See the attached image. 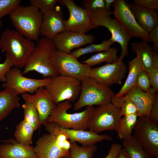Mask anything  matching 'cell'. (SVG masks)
<instances>
[{"instance_id": "cell-20", "label": "cell", "mask_w": 158, "mask_h": 158, "mask_svg": "<svg viewBox=\"0 0 158 158\" xmlns=\"http://www.w3.org/2000/svg\"><path fill=\"white\" fill-rule=\"evenodd\" d=\"M0 158H38L32 146L18 142L15 138L1 140Z\"/></svg>"}, {"instance_id": "cell-27", "label": "cell", "mask_w": 158, "mask_h": 158, "mask_svg": "<svg viewBox=\"0 0 158 158\" xmlns=\"http://www.w3.org/2000/svg\"><path fill=\"white\" fill-rule=\"evenodd\" d=\"M118 50L116 47H110L104 51L93 55L82 63L91 67L104 62L108 63H113L118 59Z\"/></svg>"}, {"instance_id": "cell-24", "label": "cell", "mask_w": 158, "mask_h": 158, "mask_svg": "<svg viewBox=\"0 0 158 158\" xmlns=\"http://www.w3.org/2000/svg\"><path fill=\"white\" fill-rule=\"evenodd\" d=\"M133 52L139 56L143 69L147 73L151 68L153 63L155 52L152 47L148 42L142 41L131 44Z\"/></svg>"}, {"instance_id": "cell-21", "label": "cell", "mask_w": 158, "mask_h": 158, "mask_svg": "<svg viewBox=\"0 0 158 158\" xmlns=\"http://www.w3.org/2000/svg\"><path fill=\"white\" fill-rule=\"evenodd\" d=\"M62 129L70 142H78L83 146L95 145L97 142L104 140H112V138L107 134L99 135L90 130Z\"/></svg>"}, {"instance_id": "cell-2", "label": "cell", "mask_w": 158, "mask_h": 158, "mask_svg": "<svg viewBox=\"0 0 158 158\" xmlns=\"http://www.w3.org/2000/svg\"><path fill=\"white\" fill-rule=\"evenodd\" d=\"M9 15L16 31L31 41L38 40L43 16L38 9L31 5L20 6Z\"/></svg>"}, {"instance_id": "cell-37", "label": "cell", "mask_w": 158, "mask_h": 158, "mask_svg": "<svg viewBox=\"0 0 158 158\" xmlns=\"http://www.w3.org/2000/svg\"><path fill=\"white\" fill-rule=\"evenodd\" d=\"M151 85L147 73L142 69L138 75L136 86L144 92H148L151 88Z\"/></svg>"}, {"instance_id": "cell-26", "label": "cell", "mask_w": 158, "mask_h": 158, "mask_svg": "<svg viewBox=\"0 0 158 158\" xmlns=\"http://www.w3.org/2000/svg\"><path fill=\"white\" fill-rule=\"evenodd\" d=\"M122 148L130 158H153L133 136L122 140Z\"/></svg>"}, {"instance_id": "cell-43", "label": "cell", "mask_w": 158, "mask_h": 158, "mask_svg": "<svg viewBox=\"0 0 158 158\" xmlns=\"http://www.w3.org/2000/svg\"><path fill=\"white\" fill-rule=\"evenodd\" d=\"M150 42L153 43L152 48L154 51L157 53L158 51V25L149 33Z\"/></svg>"}, {"instance_id": "cell-23", "label": "cell", "mask_w": 158, "mask_h": 158, "mask_svg": "<svg viewBox=\"0 0 158 158\" xmlns=\"http://www.w3.org/2000/svg\"><path fill=\"white\" fill-rule=\"evenodd\" d=\"M19 98L13 90L6 88L0 92V122L14 109L20 107Z\"/></svg>"}, {"instance_id": "cell-7", "label": "cell", "mask_w": 158, "mask_h": 158, "mask_svg": "<svg viewBox=\"0 0 158 158\" xmlns=\"http://www.w3.org/2000/svg\"><path fill=\"white\" fill-rule=\"evenodd\" d=\"M122 116L120 109L111 102L98 106L89 120L87 129L98 134L104 131L116 130Z\"/></svg>"}, {"instance_id": "cell-25", "label": "cell", "mask_w": 158, "mask_h": 158, "mask_svg": "<svg viewBox=\"0 0 158 158\" xmlns=\"http://www.w3.org/2000/svg\"><path fill=\"white\" fill-rule=\"evenodd\" d=\"M129 71L125 82L115 96L119 97L125 95L128 91L136 86L137 80L140 71L143 69L139 56H136L129 62Z\"/></svg>"}, {"instance_id": "cell-15", "label": "cell", "mask_w": 158, "mask_h": 158, "mask_svg": "<svg viewBox=\"0 0 158 158\" xmlns=\"http://www.w3.org/2000/svg\"><path fill=\"white\" fill-rule=\"evenodd\" d=\"M127 69L123 61L107 63L102 66L91 68L89 77L105 86L121 84L125 77Z\"/></svg>"}, {"instance_id": "cell-40", "label": "cell", "mask_w": 158, "mask_h": 158, "mask_svg": "<svg viewBox=\"0 0 158 158\" xmlns=\"http://www.w3.org/2000/svg\"><path fill=\"white\" fill-rule=\"evenodd\" d=\"M134 4L142 7L151 10L158 9V0H134Z\"/></svg>"}, {"instance_id": "cell-44", "label": "cell", "mask_w": 158, "mask_h": 158, "mask_svg": "<svg viewBox=\"0 0 158 158\" xmlns=\"http://www.w3.org/2000/svg\"><path fill=\"white\" fill-rule=\"evenodd\" d=\"M115 0H104V9L107 10L109 8Z\"/></svg>"}, {"instance_id": "cell-12", "label": "cell", "mask_w": 158, "mask_h": 158, "mask_svg": "<svg viewBox=\"0 0 158 158\" xmlns=\"http://www.w3.org/2000/svg\"><path fill=\"white\" fill-rule=\"evenodd\" d=\"M133 130V136L147 152L158 158V123L138 116Z\"/></svg>"}, {"instance_id": "cell-8", "label": "cell", "mask_w": 158, "mask_h": 158, "mask_svg": "<svg viewBox=\"0 0 158 158\" xmlns=\"http://www.w3.org/2000/svg\"><path fill=\"white\" fill-rule=\"evenodd\" d=\"M81 81L75 78L59 75L51 78L45 88L52 97L56 104L67 101L73 102L80 94Z\"/></svg>"}, {"instance_id": "cell-16", "label": "cell", "mask_w": 158, "mask_h": 158, "mask_svg": "<svg viewBox=\"0 0 158 158\" xmlns=\"http://www.w3.org/2000/svg\"><path fill=\"white\" fill-rule=\"evenodd\" d=\"M25 102L32 104L39 114L41 125L45 126L56 104L52 97L44 87H40L33 94L25 93L22 95Z\"/></svg>"}, {"instance_id": "cell-5", "label": "cell", "mask_w": 158, "mask_h": 158, "mask_svg": "<svg viewBox=\"0 0 158 158\" xmlns=\"http://www.w3.org/2000/svg\"><path fill=\"white\" fill-rule=\"evenodd\" d=\"M115 94L109 87L100 84L88 77L81 81V90L74 104L75 110L87 106L104 104L110 102Z\"/></svg>"}, {"instance_id": "cell-11", "label": "cell", "mask_w": 158, "mask_h": 158, "mask_svg": "<svg viewBox=\"0 0 158 158\" xmlns=\"http://www.w3.org/2000/svg\"><path fill=\"white\" fill-rule=\"evenodd\" d=\"M51 78L36 79L23 76L20 68L15 67L11 68L6 75V80L1 87L14 90L16 94H34L39 88L45 87L50 82Z\"/></svg>"}, {"instance_id": "cell-10", "label": "cell", "mask_w": 158, "mask_h": 158, "mask_svg": "<svg viewBox=\"0 0 158 158\" xmlns=\"http://www.w3.org/2000/svg\"><path fill=\"white\" fill-rule=\"evenodd\" d=\"M58 2L65 6L69 16L63 22L66 31L85 34L97 28L90 11L76 4L73 0H59Z\"/></svg>"}, {"instance_id": "cell-33", "label": "cell", "mask_w": 158, "mask_h": 158, "mask_svg": "<svg viewBox=\"0 0 158 158\" xmlns=\"http://www.w3.org/2000/svg\"><path fill=\"white\" fill-rule=\"evenodd\" d=\"M71 143L69 153L70 158H92L97 150V147L95 145L80 146L75 142Z\"/></svg>"}, {"instance_id": "cell-29", "label": "cell", "mask_w": 158, "mask_h": 158, "mask_svg": "<svg viewBox=\"0 0 158 158\" xmlns=\"http://www.w3.org/2000/svg\"><path fill=\"white\" fill-rule=\"evenodd\" d=\"M123 116L116 130L119 138L122 140L131 135L138 117L137 114Z\"/></svg>"}, {"instance_id": "cell-42", "label": "cell", "mask_w": 158, "mask_h": 158, "mask_svg": "<svg viewBox=\"0 0 158 158\" xmlns=\"http://www.w3.org/2000/svg\"><path fill=\"white\" fill-rule=\"evenodd\" d=\"M122 148L121 144L117 143L112 144L108 154L104 158H118Z\"/></svg>"}, {"instance_id": "cell-1", "label": "cell", "mask_w": 158, "mask_h": 158, "mask_svg": "<svg viewBox=\"0 0 158 158\" xmlns=\"http://www.w3.org/2000/svg\"><path fill=\"white\" fill-rule=\"evenodd\" d=\"M56 49L53 39L44 37L39 39L28 58L22 72L23 75L34 71L44 78L59 75L51 60L52 54Z\"/></svg>"}, {"instance_id": "cell-19", "label": "cell", "mask_w": 158, "mask_h": 158, "mask_svg": "<svg viewBox=\"0 0 158 158\" xmlns=\"http://www.w3.org/2000/svg\"><path fill=\"white\" fill-rule=\"evenodd\" d=\"M157 92L153 88L148 92H145L135 86L125 95L133 102L137 109L138 116L147 118Z\"/></svg>"}, {"instance_id": "cell-9", "label": "cell", "mask_w": 158, "mask_h": 158, "mask_svg": "<svg viewBox=\"0 0 158 158\" xmlns=\"http://www.w3.org/2000/svg\"><path fill=\"white\" fill-rule=\"evenodd\" d=\"M51 60L59 75L75 78L81 81L89 77L91 67L80 62L70 54L56 49L52 54Z\"/></svg>"}, {"instance_id": "cell-34", "label": "cell", "mask_w": 158, "mask_h": 158, "mask_svg": "<svg viewBox=\"0 0 158 158\" xmlns=\"http://www.w3.org/2000/svg\"><path fill=\"white\" fill-rule=\"evenodd\" d=\"M59 0H31L30 5L38 9L43 14L53 10Z\"/></svg>"}, {"instance_id": "cell-28", "label": "cell", "mask_w": 158, "mask_h": 158, "mask_svg": "<svg viewBox=\"0 0 158 158\" xmlns=\"http://www.w3.org/2000/svg\"><path fill=\"white\" fill-rule=\"evenodd\" d=\"M35 131L32 126L23 119L16 126L14 134L15 139L18 142L30 145L32 143Z\"/></svg>"}, {"instance_id": "cell-6", "label": "cell", "mask_w": 158, "mask_h": 158, "mask_svg": "<svg viewBox=\"0 0 158 158\" xmlns=\"http://www.w3.org/2000/svg\"><path fill=\"white\" fill-rule=\"evenodd\" d=\"M94 22L97 26L107 28L111 32V38L118 43L121 48V53L116 62L122 61L128 54V46L131 37L116 19L111 17L112 12L104 8L96 9L90 11Z\"/></svg>"}, {"instance_id": "cell-36", "label": "cell", "mask_w": 158, "mask_h": 158, "mask_svg": "<svg viewBox=\"0 0 158 158\" xmlns=\"http://www.w3.org/2000/svg\"><path fill=\"white\" fill-rule=\"evenodd\" d=\"M151 85L155 90H158V54L155 52L152 66L147 73Z\"/></svg>"}, {"instance_id": "cell-41", "label": "cell", "mask_w": 158, "mask_h": 158, "mask_svg": "<svg viewBox=\"0 0 158 158\" xmlns=\"http://www.w3.org/2000/svg\"><path fill=\"white\" fill-rule=\"evenodd\" d=\"M147 118L151 121L158 123V96L157 93L154 97L149 114Z\"/></svg>"}, {"instance_id": "cell-4", "label": "cell", "mask_w": 158, "mask_h": 158, "mask_svg": "<svg viewBox=\"0 0 158 158\" xmlns=\"http://www.w3.org/2000/svg\"><path fill=\"white\" fill-rule=\"evenodd\" d=\"M72 107L70 102L66 101L56 104L48 119V123H54L64 129L86 130L87 124L95 107H87L80 112L68 113Z\"/></svg>"}, {"instance_id": "cell-22", "label": "cell", "mask_w": 158, "mask_h": 158, "mask_svg": "<svg viewBox=\"0 0 158 158\" xmlns=\"http://www.w3.org/2000/svg\"><path fill=\"white\" fill-rule=\"evenodd\" d=\"M131 11L139 25L149 33L158 25V16L156 10L146 8L134 4H130Z\"/></svg>"}, {"instance_id": "cell-31", "label": "cell", "mask_w": 158, "mask_h": 158, "mask_svg": "<svg viewBox=\"0 0 158 158\" xmlns=\"http://www.w3.org/2000/svg\"><path fill=\"white\" fill-rule=\"evenodd\" d=\"M114 42V40L111 38L108 40L103 41L99 44H92L85 47L78 48L72 51L70 54L78 59L86 54L104 51L110 48Z\"/></svg>"}, {"instance_id": "cell-3", "label": "cell", "mask_w": 158, "mask_h": 158, "mask_svg": "<svg viewBox=\"0 0 158 158\" xmlns=\"http://www.w3.org/2000/svg\"><path fill=\"white\" fill-rule=\"evenodd\" d=\"M35 46L32 41L10 29L4 30L0 38V49L9 55L13 66L19 68L24 67Z\"/></svg>"}, {"instance_id": "cell-32", "label": "cell", "mask_w": 158, "mask_h": 158, "mask_svg": "<svg viewBox=\"0 0 158 158\" xmlns=\"http://www.w3.org/2000/svg\"><path fill=\"white\" fill-rule=\"evenodd\" d=\"M22 107L23 110L24 119L29 123L37 130L41 125L38 111L35 106L31 103L25 102Z\"/></svg>"}, {"instance_id": "cell-14", "label": "cell", "mask_w": 158, "mask_h": 158, "mask_svg": "<svg viewBox=\"0 0 158 158\" xmlns=\"http://www.w3.org/2000/svg\"><path fill=\"white\" fill-rule=\"evenodd\" d=\"M71 147L68 140L60 141L49 133L39 138L34 147L38 158H60L69 154Z\"/></svg>"}, {"instance_id": "cell-46", "label": "cell", "mask_w": 158, "mask_h": 158, "mask_svg": "<svg viewBox=\"0 0 158 158\" xmlns=\"http://www.w3.org/2000/svg\"><path fill=\"white\" fill-rule=\"evenodd\" d=\"M60 158H70L69 154L63 156Z\"/></svg>"}, {"instance_id": "cell-35", "label": "cell", "mask_w": 158, "mask_h": 158, "mask_svg": "<svg viewBox=\"0 0 158 158\" xmlns=\"http://www.w3.org/2000/svg\"><path fill=\"white\" fill-rule=\"evenodd\" d=\"M21 2L20 0H0V20L20 6Z\"/></svg>"}, {"instance_id": "cell-18", "label": "cell", "mask_w": 158, "mask_h": 158, "mask_svg": "<svg viewBox=\"0 0 158 158\" xmlns=\"http://www.w3.org/2000/svg\"><path fill=\"white\" fill-rule=\"evenodd\" d=\"M54 9L43 15L40 34L43 37L53 39L58 34L66 30L62 11Z\"/></svg>"}, {"instance_id": "cell-17", "label": "cell", "mask_w": 158, "mask_h": 158, "mask_svg": "<svg viewBox=\"0 0 158 158\" xmlns=\"http://www.w3.org/2000/svg\"><path fill=\"white\" fill-rule=\"evenodd\" d=\"M53 40L57 49L70 54L75 48L92 43L95 37L92 35L65 30L58 34Z\"/></svg>"}, {"instance_id": "cell-45", "label": "cell", "mask_w": 158, "mask_h": 158, "mask_svg": "<svg viewBox=\"0 0 158 158\" xmlns=\"http://www.w3.org/2000/svg\"><path fill=\"white\" fill-rule=\"evenodd\" d=\"M118 158H130L125 151L122 148L119 154Z\"/></svg>"}, {"instance_id": "cell-38", "label": "cell", "mask_w": 158, "mask_h": 158, "mask_svg": "<svg viewBox=\"0 0 158 158\" xmlns=\"http://www.w3.org/2000/svg\"><path fill=\"white\" fill-rule=\"evenodd\" d=\"M13 66L11 56L6 53L4 61L2 63H0V82H5L6 74Z\"/></svg>"}, {"instance_id": "cell-13", "label": "cell", "mask_w": 158, "mask_h": 158, "mask_svg": "<svg viewBox=\"0 0 158 158\" xmlns=\"http://www.w3.org/2000/svg\"><path fill=\"white\" fill-rule=\"evenodd\" d=\"M112 5L114 8L112 14L131 37L139 38L142 41L151 42L149 33L137 22L131 10L130 4L124 0H115Z\"/></svg>"}, {"instance_id": "cell-39", "label": "cell", "mask_w": 158, "mask_h": 158, "mask_svg": "<svg viewBox=\"0 0 158 158\" xmlns=\"http://www.w3.org/2000/svg\"><path fill=\"white\" fill-rule=\"evenodd\" d=\"M83 7L90 11L104 8V0H84L82 1Z\"/></svg>"}, {"instance_id": "cell-30", "label": "cell", "mask_w": 158, "mask_h": 158, "mask_svg": "<svg viewBox=\"0 0 158 158\" xmlns=\"http://www.w3.org/2000/svg\"><path fill=\"white\" fill-rule=\"evenodd\" d=\"M110 102L120 109L122 116L137 114V109L135 104L125 95L116 97L114 94Z\"/></svg>"}]
</instances>
